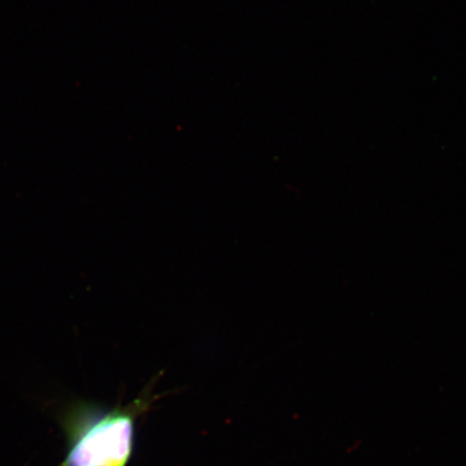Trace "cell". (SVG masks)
Listing matches in <instances>:
<instances>
[{
    "instance_id": "cell-1",
    "label": "cell",
    "mask_w": 466,
    "mask_h": 466,
    "mask_svg": "<svg viewBox=\"0 0 466 466\" xmlns=\"http://www.w3.org/2000/svg\"><path fill=\"white\" fill-rule=\"evenodd\" d=\"M153 382L130 404L107 407L76 400L67 405L60 418L66 453L57 466H129L138 418L158 400Z\"/></svg>"
}]
</instances>
